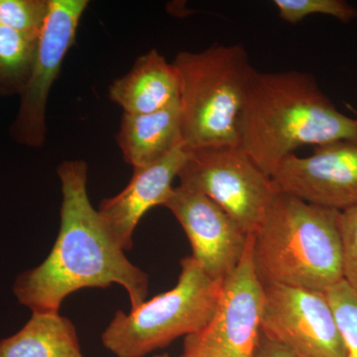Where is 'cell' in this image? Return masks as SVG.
<instances>
[{
    "mask_svg": "<svg viewBox=\"0 0 357 357\" xmlns=\"http://www.w3.org/2000/svg\"><path fill=\"white\" fill-rule=\"evenodd\" d=\"M58 175L62 206L57 241L39 266L16 278L14 295L32 312H59L63 301L76 291L119 284L128 291L131 310L137 309L146 299L149 277L129 261L91 206L88 164L63 162Z\"/></svg>",
    "mask_w": 357,
    "mask_h": 357,
    "instance_id": "6da1fadb",
    "label": "cell"
},
{
    "mask_svg": "<svg viewBox=\"0 0 357 357\" xmlns=\"http://www.w3.org/2000/svg\"><path fill=\"white\" fill-rule=\"evenodd\" d=\"M238 130L244 151L272 177L298 148L357 137V122L338 112L309 73L255 69Z\"/></svg>",
    "mask_w": 357,
    "mask_h": 357,
    "instance_id": "7a4b0ae2",
    "label": "cell"
},
{
    "mask_svg": "<svg viewBox=\"0 0 357 357\" xmlns=\"http://www.w3.org/2000/svg\"><path fill=\"white\" fill-rule=\"evenodd\" d=\"M340 213L279 191L252 234L262 285L326 293L344 280Z\"/></svg>",
    "mask_w": 357,
    "mask_h": 357,
    "instance_id": "3957f363",
    "label": "cell"
},
{
    "mask_svg": "<svg viewBox=\"0 0 357 357\" xmlns=\"http://www.w3.org/2000/svg\"><path fill=\"white\" fill-rule=\"evenodd\" d=\"M180 79V124L185 152L241 145L238 122L255 68L243 45H211L180 52L172 63Z\"/></svg>",
    "mask_w": 357,
    "mask_h": 357,
    "instance_id": "277c9868",
    "label": "cell"
},
{
    "mask_svg": "<svg viewBox=\"0 0 357 357\" xmlns=\"http://www.w3.org/2000/svg\"><path fill=\"white\" fill-rule=\"evenodd\" d=\"M223 281L211 279L192 256L184 258L175 287L129 314L116 312L102 333L103 347L116 357H144L201 333L213 318Z\"/></svg>",
    "mask_w": 357,
    "mask_h": 357,
    "instance_id": "5b68a950",
    "label": "cell"
},
{
    "mask_svg": "<svg viewBox=\"0 0 357 357\" xmlns=\"http://www.w3.org/2000/svg\"><path fill=\"white\" fill-rule=\"evenodd\" d=\"M178 178L215 202L248 234L257 230L279 192L241 145L188 152Z\"/></svg>",
    "mask_w": 357,
    "mask_h": 357,
    "instance_id": "8992f818",
    "label": "cell"
},
{
    "mask_svg": "<svg viewBox=\"0 0 357 357\" xmlns=\"http://www.w3.org/2000/svg\"><path fill=\"white\" fill-rule=\"evenodd\" d=\"M249 234L241 261L223 281L217 307L208 326L185 342L211 357H253L261 335L264 288L252 259Z\"/></svg>",
    "mask_w": 357,
    "mask_h": 357,
    "instance_id": "52a82bcc",
    "label": "cell"
},
{
    "mask_svg": "<svg viewBox=\"0 0 357 357\" xmlns=\"http://www.w3.org/2000/svg\"><path fill=\"white\" fill-rule=\"evenodd\" d=\"M261 333L300 357H344V345L325 293L267 284Z\"/></svg>",
    "mask_w": 357,
    "mask_h": 357,
    "instance_id": "ba28073f",
    "label": "cell"
},
{
    "mask_svg": "<svg viewBox=\"0 0 357 357\" xmlns=\"http://www.w3.org/2000/svg\"><path fill=\"white\" fill-rule=\"evenodd\" d=\"M89 6L86 0H49V13L40 34L31 73L21 91V103L13 126L15 139L40 147L46 139L49 93L68 51L76 41L77 27Z\"/></svg>",
    "mask_w": 357,
    "mask_h": 357,
    "instance_id": "9c48e42d",
    "label": "cell"
},
{
    "mask_svg": "<svg viewBox=\"0 0 357 357\" xmlns=\"http://www.w3.org/2000/svg\"><path fill=\"white\" fill-rule=\"evenodd\" d=\"M272 178L279 191L307 203L344 211L357 208V137L314 147L307 157L292 154Z\"/></svg>",
    "mask_w": 357,
    "mask_h": 357,
    "instance_id": "30bf717a",
    "label": "cell"
},
{
    "mask_svg": "<svg viewBox=\"0 0 357 357\" xmlns=\"http://www.w3.org/2000/svg\"><path fill=\"white\" fill-rule=\"evenodd\" d=\"M163 206L177 218L191 243L192 257L213 280H225L245 251L249 234L203 192L180 184Z\"/></svg>",
    "mask_w": 357,
    "mask_h": 357,
    "instance_id": "8fae6325",
    "label": "cell"
},
{
    "mask_svg": "<svg viewBox=\"0 0 357 357\" xmlns=\"http://www.w3.org/2000/svg\"><path fill=\"white\" fill-rule=\"evenodd\" d=\"M188 158L183 147L144 168L133 169V176L123 191L100 204L98 215L107 234L119 248L129 250L141 218L152 208L163 206L172 192V182Z\"/></svg>",
    "mask_w": 357,
    "mask_h": 357,
    "instance_id": "7c38bea8",
    "label": "cell"
},
{
    "mask_svg": "<svg viewBox=\"0 0 357 357\" xmlns=\"http://www.w3.org/2000/svg\"><path fill=\"white\" fill-rule=\"evenodd\" d=\"M109 98L128 114L166 109L180 100L177 70L158 51L150 50L135 61L126 76L112 83Z\"/></svg>",
    "mask_w": 357,
    "mask_h": 357,
    "instance_id": "4fadbf2b",
    "label": "cell"
},
{
    "mask_svg": "<svg viewBox=\"0 0 357 357\" xmlns=\"http://www.w3.org/2000/svg\"><path fill=\"white\" fill-rule=\"evenodd\" d=\"M117 143L133 169L152 165L183 147L178 102L151 114H124Z\"/></svg>",
    "mask_w": 357,
    "mask_h": 357,
    "instance_id": "5bb4252c",
    "label": "cell"
},
{
    "mask_svg": "<svg viewBox=\"0 0 357 357\" xmlns=\"http://www.w3.org/2000/svg\"><path fill=\"white\" fill-rule=\"evenodd\" d=\"M0 357H84L76 328L59 312H32L22 328L0 340Z\"/></svg>",
    "mask_w": 357,
    "mask_h": 357,
    "instance_id": "9a60e30c",
    "label": "cell"
},
{
    "mask_svg": "<svg viewBox=\"0 0 357 357\" xmlns=\"http://www.w3.org/2000/svg\"><path fill=\"white\" fill-rule=\"evenodd\" d=\"M40 35L0 26V89L21 93L31 73Z\"/></svg>",
    "mask_w": 357,
    "mask_h": 357,
    "instance_id": "2e32d148",
    "label": "cell"
},
{
    "mask_svg": "<svg viewBox=\"0 0 357 357\" xmlns=\"http://www.w3.org/2000/svg\"><path fill=\"white\" fill-rule=\"evenodd\" d=\"M344 345V357H357V294L344 280L325 293Z\"/></svg>",
    "mask_w": 357,
    "mask_h": 357,
    "instance_id": "e0dca14e",
    "label": "cell"
},
{
    "mask_svg": "<svg viewBox=\"0 0 357 357\" xmlns=\"http://www.w3.org/2000/svg\"><path fill=\"white\" fill-rule=\"evenodd\" d=\"M279 17L297 24L310 15L321 14L349 23L357 17V10L344 0H274Z\"/></svg>",
    "mask_w": 357,
    "mask_h": 357,
    "instance_id": "ac0fdd59",
    "label": "cell"
},
{
    "mask_svg": "<svg viewBox=\"0 0 357 357\" xmlns=\"http://www.w3.org/2000/svg\"><path fill=\"white\" fill-rule=\"evenodd\" d=\"M49 13V0H0V26L40 35Z\"/></svg>",
    "mask_w": 357,
    "mask_h": 357,
    "instance_id": "d6986e66",
    "label": "cell"
},
{
    "mask_svg": "<svg viewBox=\"0 0 357 357\" xmlns=\"http://www.w3.org/2000/svg\"><path fill=\"white\" fill-rule=\"evenodd\" d=\"M340 227L344 280L357 294V208L340 213Z\"/></svg>",
    "mask_w": 357,
    "mask_h": 357,
    "instance_id": "ffe728a7",
    "label": "cell"
},
{
    "mask_svg": "<svg viewBox=\"0 0 357 357\" xmlns=\"http://www.w3.org/2000/svg\"><path fill=\"white\" fill-rule=\"evenodd\" d=\"M253 357H300L295 352L274 340L260 335Z\"/></svg>",
    "mask_w": 357,
    "mask_h": 357,
    "instance_id": "44dd1931",
    "label": "cell"
},
{
    "mask_svg": "<svg viewBox=\"0 0 357 357\" xmlns=\"http://www.w3.org/2000/svg\"><path fill=\"white\" fill-rule=\"evenodd\" d=\"M181 357H211L208 354H204L201 349H197L194 345L188 344L185 342L184 344V352L183 356Z\"/></svg>",
    "mask_w": 357,
    "mask_h": 357,
    "instance_id": "7402d4cb",
    "label": "cell"
},
{
    "mask_svg": "<svg viewBox=\"0 0 357 357\" xmlns=\"http://www.w3.org/2000/svg\"><path fill=\"white\" fill-rule=\"evenodd\" d=\"M347 107H349V109L351 110V112H352V114L356 115V117H354V119H356V121L357 122V110L354 109V107H351V105H347Z\"/></svg>",
    "mask_w": 357,
    "mask_h": 357,
    "instance_id": "603a6c76",
    "label": "cell"
},
{
    "mask_svg": "<svg viewBox=\"0 0 357 357\" xmlns=\"http://www.w3.org/2000/svg\"><path fill=\"white\" fill-rule=\"evenodd\" d=\"M153 357H170L168 356V354H160V356H155Z\"/></svg>",
    "mask_w": 357,
    "mask_h": 357,
    "instance_id": "cb8c5ba5",
    "label": "cell"
}]
</instances>
